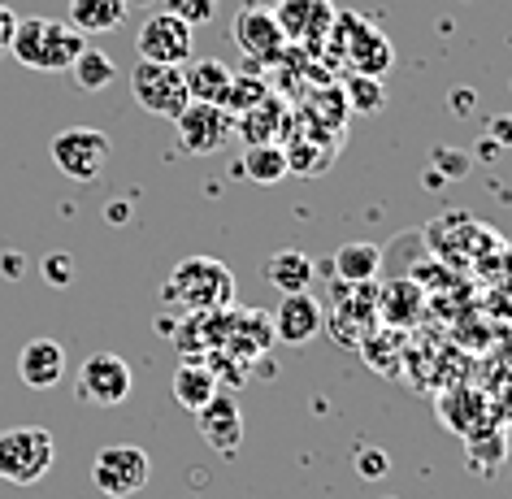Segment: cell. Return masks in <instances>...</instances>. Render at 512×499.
Instances as JSON below:
<instances>
[{"label": "cell", "mask_w": 512, "mask_h": 499, "mask_svg": "<svg viewBox=\"0 0 512 499\" xmlns=\"http://www.w3.org/2000/svg\"><path fill=\"white\" fill-rule=\"evenodd\" d=\"M0 274H5V278H22V257H18V252H5V257H0Z\"/></svg>", "instance_id": "33"}, {"label": "cell", "mask_w": 512, "mask_h": 499, "mask_svg": "<svg viewBox=\"0 0 512 499\" xmlns=\"http://www.w3.org/2000/svg\"><path fill=\"white\" fill-rule=\"evenodd\" d=\"M270 326H274L278 343H287V348H304V343H313L317 335H322L326 313H322V304H317L309 291H291V296H283V304L274 309Z\"/></svg>", "instance_id": "13"}, {"label": "cell", "mask_w": 512, "mask_h": 499, "mask_svg": "<svg viewBox=\"0 0 512 499\" xmlns=\"http://www.w3.org/2000/svg\"><path fill=\"white\" fill-rule=\"evenodd\" d=\"M343 100H348L352 113H378L387 105V92H382V79H374V74H352L343 83Z\"/></svg>", "instance_id": "27"}, {"label": "cell", "mask_w": 512, "mask_h": 499, "mask_svg": "<svg viewBox=\"0 0 512 499\" xmlns=\"http://www.w3.org/2000/svg\"><path fill=\"white\" fill-rule=\"evenodd\" d=\"M191 48H196V40H191V27L183 18L174 14H148L144 27H139L135 35V53L139 61H161V66H187L191 61Z\"/></svg>", "instance_id": "11"}, {"label": "cell", "mask_w": 512, "mask_h": 499, "mask_svg": "<svg viewBox=\"0 0 512 499\" xmlns=\"http://www.w3.org/2000/svg\"><path fill=\"white\" fill-rule=\"evenodd\" d=\"M14 27H18V14L9 5H0V57H5L9 44H14Z\"/></svg>", "instance_id": "32"}, {"label": "cell", "mask_w": 512, "mask_h": 499, "mask_svg": "<svg viewBox=\"0 0 512 499\" xmlns=\"http://www.w3.org/2000/svg\"><path fill=\"white\" fill-rule=\"evenodd\" d=\"M178 144L196 157H213L230 144L235 135V113H226L222 105H204V100H187V109L174 118Z\"/></svg>", "instance_id": "9"}, {"label": "cell", "mask_w": 512, "mask_h": 499, "mask_svg": "<svg viewBox=\"0 0 512 499\" xmlns=\"http://www.w3.org/2000/svg\"><path fill=\"white\" fill-rule=\"evenodd\" d=\"M161 300L183 313H226L235 304V274L213 257H187L165 278Z\"/></svg>", "instance_id": "1"}, {"label": "cell", "mask_w": 512, "mask_h": 499, "mask_svg": "<svg viewBox=\"0 0 512 499\" xmlns=\"http://www.w3.org/2000/svg\"><path fill=\"white\" fill-rule=\"evenodd\" d=\"M183 79H187V96L191 100H204V105H226L230 70L217 57H200V61H191V66H183Z\"/></svg>", "instance_id": "21"}, {"label": "cell", "mask_w": 512, "mask_h": 499, "mask_svg": "<svg viewBox=\"0 0 512 499\" xmlns=\"http://www.w3.org/2000/svg\"><path fill=\"white\" fill-rule=\"evenodd\" d=\"M148 478H152V460L135 443H109L92 460V486L105 499H126V495L144 491Z\"/></svg>", "instance_id": "6"}, {"label": "cell", "mask_w": 512, "mask_h": 499, "mask_svg": "<svg viewBox=\"0 0 512 499\" xmlns=\"http://www.w3.org/2000/svg\"><path fill=\"white\" fill-rule=\"evenodd\" d=\"M126 14H131V0H70V27L83 35H109L118 31Z\"/></svg>", "instance_id": "18"}, {"label": "cell", "mask_w": 512, "mask_h": 499, "mask_svg": "<svg viewBox=\"0 0 512 499\" xmlns=\"http://www.w3.org/2000/svg\"><path fill=\"white\" fill-rule=\"evenodd\" d=\"M70 74H74V83H79L83 92H105V87L118 79V66H113V57H109V53H100V48L87 44L83 53L74 57Z\"/></svg>", "instance_id": "23"}, {"label": "cell", "mask_w": 512, "mask_h": 499, "mask_svg": "<svg viewBox=\"0 0 512 499\" xmlns=\"http://www.w3.org/2000/svg\"><path fill=\"white\" fill-rule=\"evenodd\" d=\"M421 287L417 283H400V287H387L378 296V304H382V317H387V322H400V326H408L413 322V317L421 313Z\"/></svg>", "instance_id": "26"}, {"label": "cell", "mask_w": 512, "mask_h": 499, "mask_svg": "<svg viewBox=\"0 0 512 499\" xmlns=\"http://www.w3.org/2000/svg\"><path fill=\"white\" fill-rule=\"evenodd\" d=\"M126 213H131V209H126V204H109V222H122Z\"/></svg>", "instance_id": "34"}, {"label": "cell", "mask_w": 512, "mask_h": 499, "mask_svg": "<svg viewBox=\"0 0 512 499\" xmlns=\"http://www.w3.org/2000/svg\"><path fill=\"white\" fill-rule=\"evenodd\" d=\"M196 426H200V439L222 456H235L239 443H243V413L235 404V395H222L217 391L209 404L196 413Z\"/></svg>", "instance_id": "14"}, {"label": "cell", "mask_w": 512, "mask_h": 499, "mask_svg": "<svg viewBox=\"0 0 512 499\" xmlns=\"http://www.w3.org/2000/svg\"><path fill=\"white\" fill-rule=\"evenodd\" d=\"M326 40L343 61H352V74H374V79H382V74L395 66L391 40L356 14H335V27H330Z\"/></svg>", "instance_id": "4"}, {"label": "cell", "mask_w": 512, "mask_h": 499, "mask_svg": "<svg viewBox=\"0 0 512 499\" xmlns=\"http://www.w3.org/2000/svg\"><path fill=\"white\" fill-rule=\"evenodd\" d=\"M40 274L48 287H70L74 283V261L66 257V252H48V257L40 261Z\"/></svg>", "instance_id": "31"}, {"label": "cell", "mask_w": 512, "mask_h": 499, "mask_svg": "<svg viewBox=\"0 0 512 499\" xmlns=\"http://www.w3.org/2000/svg\"><path fill=\"white\" fill-rule=\"evenodd\" d=\"M235 135L243 144H278L283 135H291V109L283 105V96H265L261 105H252L248 113L235 118Z\"/></svg>", "instance_id": "15"}, {"label": "cell", "mask_w": 512, "mask_h": 499, "mask_svg": "<svg viewBox=\"0 0 512 499\" xmlns=\"http://www.w3.org/2000/svg\"><path fill=\"white\" fill-rule=\"evenodd\" d=\"M18 378L27 382L31 391H48L66 378V348L57 339H31L27 348L18 352Z\"/></svg>", "instance_id": "16"}, {"label": "cell", "mask_w": 512, "mask_h": 499, "mask_svg": "<svg viewBox=\"0 0 512 499\" xmlns=\"http://www.w3.org/2000/svg\"><path fill=\"white\" fill-rule=\"evenodd\" d=\"M48 157H53V165L70 178V183H96L113 157V144H109L105 131H96V126H66V131L53 135Z\"/></svg>", "instance_id": "5"}, {"label": "cell", "mask_w": 512, "mask_h": 499, "mask_svg": "<svg viewBox=\"0 0 512 499\" xmlns=\"http://www.w3.org/2000/svg\"><path fill=\"white\" fill-rule=\"evenodd\" d=\"M131 92L139 100V109L157 113V118H178L187 109V79L183 66H161V61H135L131 70Z\"/></svg>", "instance_id": "8"}, {"label": "cell", "mask_w": 512, "mask_h": 499, "mask_svg": "<svg viewBox=\"0 0 512 499\" xmlns=\"http://www.w3.org/2000/svg\"><path fill=\"white\" fill-rule=\"evenodd\" d=\"M270 96V83L265 79H256V66L248 70V74H230V87H226V113H248L252 105H261V100Z\"/></svg>", "instance_id": "25"}, {"label": "cell", "mask_w": 512, "mask_h": 499, "mask_svg": "<svg viewBox=\"0 0 512 499\" xmlns=\"http://www.w3.org/2000/svg\"><path fill=\"white\" fill-rule=\"evenodd\" d=\"M243 178H252V183H261V187H274V183H283V178L291 174L287 170V152L278 148V144H252L248 152H243Z\"/></svg>", "instance_id": "22"}, {"label": "cell", "mask_w": 512, "mask_h": 499, "mask_svg": "<svg viewBox=\"0 0 512 499\" xmlns=\"http://www.w3.org/2000/svg\"><path fill=\"white\" fill-rule=\"evenodd\" d=\"M79 400L87 404H96V408H118L126 395H131L135 387V374H131V365L122 361L118 352H96V356H87L83 369H79Z\"/></svg>", "instance_id": "10"}, {"label": "cell", "mask_w": 512, "mask_h": 499, "mask_svg": "<svg viewBox=\"0 0 512 499\" xmlns=\"http://www.w3.org/2000/svg\"><path fill=\"white\" fill-rule=\"evenodd\" d=\"M230 40L252 66H270V61L287 57V35L278 27L270 5H256V0H243L235 9V22H230Z\"/></svg>", "instance_id": "7"}, {"label": "cell", "mask_w": 512, "mask_h": 499, "mask_svg": "<svg viewBox=\"0 0 512 499\" xmlns=\"http://www.w3.org/2000/svg\"><path fill=\"white\" fill-rule=\"evenodd\" d=\"M283 152H287L291 174H322V170H330V157H335V152L326 148V135H317V131H313V139L309 135L291 139V148H283Z\"/></svg>", "instance_id": "24"}, {"label": "cell", "mask_w": 512, "mask_h": 499, "mask_svg": "<svg viewBox=\"0 0 512 499\" xmlns=\"http://www.w3.org/2000/svg\"><path fill=\"white\" fill-rule=\"evenodd\" d=\"M217 391H222V387H217V374H213L209 365H200V361H183V365L174 369V400L183 404L191 417H196L200 408L209 404Z\"/></svg>", "instance_id": "19"}, {"label": "cell", "mask_w": 512, "mask_h": 499, "mask_svg": "<svg viewBox=\"0 0 512 499\" xmlns=\"http://www.w3.org/2000/svg\"><path fill=\"white\" fill-rule=\"evenodd\" d=\"M87 48V35L74 31L70 22H57V18H18L14 27V53L27 70H44V74H57V70H70L74 57Z\"/></svg>", "instance_id": "2"}, {"label": "cell", "mask_w": 512, "mask_h": 499, "mask_svg": "<svg viewBox=\"0 0 512 499\" xmlns=\"http://www.w3.org/2000/svg\"><path fill=\"white\" fill-rule=\"evenodd\" d=\"M57 443L44 426H9L0 430V478L14 486H35L53 469Z\"/></svg>", "instance_id": "3"}, {"label": "cell", "mask_w": 512, "mask_h": 499, "mask_svg": "<svg viewBox=\"0 0 512 499\" xmlns=\"http://www.w3.org/2000/svg\"><path fill=\"white\" fill-rule=\"evenodd\" d=\"M339 9L330 0H278L274 18L283 27L287 44H304V48H322L330 27H335Z\"/></svg>", "instance_id": "12"}, {"label": "cell", "mask_w": 512, "mask_h": 499, "mask_svg": "<svg viewBox=\"0 0 512 499\" xmlns=\"http://www.w3.org/2000/svg\"><path fill=\"white\" fill-rule=\"evenodd\" d=\"M313 274H317V261L304 257L296 248H283L265 261V278H270V287H278L283 296H291V291H309Z\"/></svg>", "instance_id": "20"}, {"label": "cell", "mask_w": 512, "mask_h": 499, "mask_svg": "<svg viewBox=\"0 0 512 499\" xmlns=\"http://www.w3.org/2000/svg\"><path fill=\"white\" fill-rule=\"evenodd\" d=\"M382 270V248L369 239H352L343 243L335 252V261H330V274H339L348 287H369Z\"/></svg>", "instance_id": "17"}, {"label": "cell", "mask_w": 512, "mask_h": 499, "mask_svg": "<svg viewBox=\"0 0 512 499\" xmlns=\"http://www.w3.org/2000/svg\"><path fill=\"white\" fill-rule=\"evenodd\" d=\"M235 322H239V335H243V348L248 352H265L270 348V339H274V326H270V317L265 313H235Z\"/></svg>", "instance_id": "28"}, {"label": "cell", "mask_w": 512, "mask_h": 499, "mask_svg": "<svg viewBox=\"0 0 512 499\" xmlns=\"http://www.w3.org/2000/svg\"><path fill=\"white\" fill-rule=\"evenodd\" d=\"M356 473H361V482H382L391 473V456L382 447H361L356 452Z\"/></svg>", "instance_id": "30"}, {"label": "cell", "mask_w": 512, "mask_h": 499, "mask_svg": "<svg viewBox=\"0 0 512 499\" xmlns=\"http://www.w3.org/2000/svg\"><path fill=\"white\" fill-rule=\"evenodd\" d=\"M165 14L183 18L187 27H204L217 18V0H165Z\"/></svg>", "instance_id": "29"}]
</instances>
